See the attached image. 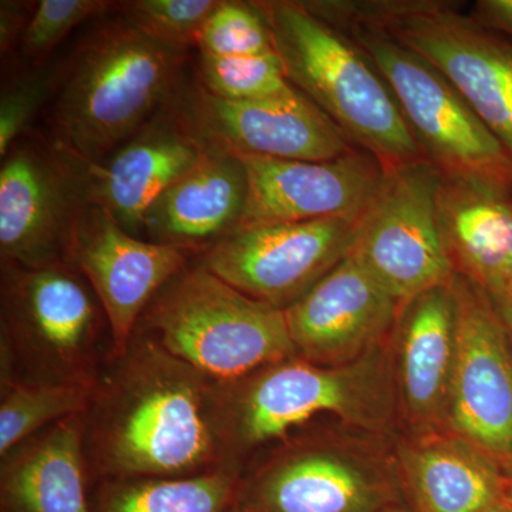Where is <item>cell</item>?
Segmentation results:
<instances>
[{
	"label": "cell",
	"mask_w": 512,
	"mask_h": 512,
	"mask_svg": "<svg viewBox=\"0 0 512 512\" xmlns=\"http://www.w3.org/2000/svg\"><path fill=\"white\" fill-rule=\"evenodd\" d=\"M93 483L187 478L229 466L220 386L136 330L101 375L84 434Z\"/></svg>",
	"instance_id": "6da1fadb"
},
{
	"label": "cell",
	"mask_w": 512,
	"mask_h": 512,
	"mask_svg": "<svg viewBox=\"0 0 512 512\" xmlns=\"http://www.w3.org/2000/svg\"><path fill=\"white\" fill-rule=\"evenodd\" d=\"M187 52L123 15L101 23L56 76L49 120L56 146L92 163L109 157L181 89Z\"/></svg>",
	"instance_id": "7a4b0ae2"
},
{
	"label": "cell",
	"mask_w": 512,
	"mask_h": 512,
	"mask_svg": "<svg viewBox=\"0 0 512 512\" xmlns=\"http://www.w3.org/2000/svg\"><path fill=\"white\" fill-rule=\"evenodd\" d=\"M289 82L386 171L427 160L389 84L350 37L303 2H256Z\"/></svg>",
	"instance_id": "3957f363"
},
{
	"label": "cell",
	"mask_w": 512,
	"mask_h": 512,
	"mask_svg": "<svg viewBox=\"0 0 512 512\" xmlns=\"http://www.w3.org/2000/svg\"><path fill=\"white\" fill-rule=\"evenodd\" d=\"M350 37L389 84L424 156L444 180L512 197V157L433 64L342 2H305Z\"/></svg>",
	"instance_id": "277c9868"
},
{
	"label": "cell",
	"mask_w": 512,
	"mask_h": 512,
	"mask_svg": "<svg viewBox=\"0 0 512 512\" xmlns=\"http://www.w3.org/2000/svg\"><path fill=\"white\" fill-rule=\"evenodd\" d=\"M137 329L218 384L298 357L285 311L249 298L201 264L157 293Z\"/></svg>",
	"instance_id": "5b68a950"
},
{
	"label": "cell",
	"mask_w": 512,
	"mask_h": 512,
	"mask_svg": "<svg viewBox=\"0 0 512 512\" xmlns=\"http://www.w3.org/2000/svg\"><path fill=\"white\" fill-rule=\"evenodd\" d=\"M109 320L66 259L26 268L2 262V359L20 379L96 386L113 355Z\"/></svg>",
	"instance_id": "8992f818"
},
{
	"label": "cell",
	"mask_w": 512,
	"mask_h": 512,
	"mask_svg": "<svg viewBox=\"0 0 512 512\" xmlns=\"http://www.w3.org/2000/svg\"><path fill=\"white\" fill-rule=\"evenodd\" d=\"M220 386L222 441L229 466L322 413L367 429L383 426L392 413L386 362L373 350L345 366H319L301 359L264 367Z\"/></svg>",
	"instance_id": "52a82bcc"
},
{
	"label": "cell",
	"mask_w": 512,
	"mask_h": 512,
	"mask_svg": "<svg viewBox=\"0 0 512 512\" xmlns=\"http://www.w3.org/2000/svg\"><path fill=\"white\" fill-rule=\"evenodd\" d=\"M441 181L429 160L386 171L360 222L352 252L402 306L456 275L441 239Z\"/></svg>",
	"instance_id": "ba28073f"
},
{
	"label": "cell",
	"mask_w": 512,
	"mask_h": 512,
	"mask_svg": "<svg viewBox=\"0 0 512 512\" xmlns=\"http://www.w3.org/2000/svg\"><path fill=\"white\" fill-rule=\"evenodd\" d=\"M362 218L239 229L205 251L200 264L249 298L286 311L352 252Z\"/></svg>",
	"instance_id": "9c48e42d"
},
{
	"label": "cell",
	"mask_w": 512,
	"mask_h": 512,
	"mask_svg": "<svg viewBox=\"0 0 512 512\" xmlns=\"http://www.w3.org/2000/svg\"><path fill=\"white\" fill-rule=\"evenodd\" d=\"M451 289L456 299L457 356L448 427L494 461L512 464V357L507 326L494 299L470 279L454 275Z\"/></svg>",
	"instance_id": "30bf717a"
},
{
	"label": "cell",
	"mask_w": 512,
	"mask_h": 512,
	"mask_svg": "<svg viewBox=\"0 0 512 512\" xmlns=\"http://www.w3.org/2000/svg\"><path fill=\"white\" fill-rule=\"evenodd\" d=\"M191 254L131 235L96 205L82 202L77 208L63 259L84 276L103 306L113 360L126 355L148 305L187 268Z\"/></svg>",
	"instance_id": "8fae6325"
},
{
	"label": "cell",
	"mask_w": 512,
	"mask_h": 512,
	"mask_svg": "<svg viewBox=\"0 0 512 512\" xmlns=\"http://www.w3.org/2000/svg\"><path fill=\"white\" fill-rule=\"evenodd\" d=\"M53 146L69 165L83 204L101 208L136 237L151 205L208 151L188 120L180 90L136 136L99 163Z\"/></svg>",
	"instance_id": "7c38bea8"
},
{
	"label": "cell",
	"mask_w": 512,
	"mask_h": 512,
	"mask_svg": "<svg viewBox=\"0 0 512 512\" xmlns=\"http://www.w3.org/2000/svg\"><path fill=\"white\" fill-rule=\"evenodd\" d=\"M195 133L208 150L238 157L330 161L357 150L328 114L301 90L248 101L222 100L200 84L180 89Z\"/></svg>",
	"instance_id": "4fadbf2b"
},
{
	"label": "cell",
	"mask_w": 512,
	"mask_h": 512,
	"mask_svg": "<svg viewBox=\"0 0 512 512\" xmlns=\"http://www.w3.org/2000/svg\"><path fill=\"white\" fill-rule=\"evenodd\" d=\"M239 158L247 170L248 198L237 231L362 218L386 175L382 163L362 148L330 161Z\"/></svg>",
	"instance_id": "5bb4252c"
},
{
	"label": "cell",
	"mask_w": 512,
	"mask_h": 512,
	"mask_svg": "<svg viewBox=\"0 0 512 512\" xmlns=\"http://www.w3.org/2000/svg\"><path fill=\"white\" fill-rule=\"evenodd\" d=\"M403 306L350 252L305 298L286 309L298 357L345 366L379 348Z\"/></svg>",
	"instance_id": "9a60e30c"
},
{
	"label": "cell",
	"mask_w": 512,
	"mask_h": 512,
	"mask_svg": "<svg viewBox=\"0 0 512 512\" xmlns=\"http://www.w3.org/2000/svg\"><path fill=\"white\" fill-rule=\"evenodd\" d=\"M239 503L262 512H380L407 504L402 481L348 451L291 448L242 484Z\"/></svg>",
	"instance_id": "2e32d148"
},
{
	"label": "cell",
	"mask_w": 512,
	"mask_h": 512,
	"mask_svg": "<svg viewBox=\"0 0 512 512\" xmlns=\"http://www.w3.org/2000/svg\"><path fill=\"white\" fill-rule=\"evenodd\" d=\"M0 167L2 262L36 268L63 259L82 204L76 180L56 147L23 136Z\"/></svg>",
	"instance_id": "e0dca14e"
},
{
	"label": "cell",
	"mask_w": 512,
	"mask_h": 512,
	"mask_svg": "<svg viewBox=\"0 0 512 512\" xmlns=\"http://www.w3.org/2000/svg\"><path fill=\"white\" fill-rule=\"evenodd\" d=\"M247 198L241 158L208 150L151 205L141 235L192 254L208 251L237 231Z\"/></svg>",
	"instance_id": "ac0fdd59"
},
{
	"label": "cell",
	"mask_w": 512,
	"mask_h": 512,
	"mask_svg": "<svg viewBox=\"0 0 512 512\" xmlns=\"http://www.w3.org/2000/svg\"><path fill=\"white\" fill-rule=\"evenodd\" d=\"M86 414L66 417L2 457L0 512H93Z\"/></svg>",
	"instance_id": "d6986e66"
},
{
	"label": "cell",
	"mask_w": 512,
	"mask_h": 512,
	"mask_svg": "<svg viewBox=\"0 0 512 512\" xmlns=\"http://www.w3.org/2000/svg\"><path fill=\"white\" fill-rule=\"evenodd\" d=\"M399 386L404 410L424 430L447 423L457 356L456 299L450 285L421 293L399 318Z\"/></svg>",
	"instance_id": "ffe728a7"
},
{
	"label": "cell",
	"mask_w": 512,
	"mask_h": 512,
	"mask_svg": "<svg viewBox=\"0 0 512 512\" xmlns=\"http://www.w3.org/2000/svg\"><path fill=\"white\" fill-rule=\"evenodd\" d=\"M457 434L427 433L400 450L406 503L414 512H480L507 500V477Z\"/></svg>",
	"instance_id": "44dd1931"
},
{
	"label": "cell",
	"mask_w": 512,
	"mask_h": 512,
	"mask_svg": "<svg viewBox=\"0 0 512 512\" xmlns=\"http://www.w3.org/2000/svg\"><path fill=\"white\" fill-rule=\"evenodd\" d=\"M437 211L456 274L493 299L503 295L512 278V197L443 178Z\"/></svg>",
	"instance_id": "7402d4cb"
},
{
	"label": "cell",
	"mask_w": 512,
	"mask_h": 512,
	"mask_svg": "<svg viewBox=\"0 0 512 512\" xmlns=\"http://www.w3.org/2000/svg\"><path fill=\"white\" fill-rule=\"evenodd\" d=\"M237 467L187 478H124L93 483V512H229L239 503Z\"/></svg>",
	"instance_id": "603a6c76"
},
{
	"label": "cell",
	"mask_w": 512,
	"mask_h": 512,
	"mask_svg": "<svg viewBox=\"0 0 512 512\" xmlns=\"http://www.w3.org/2000/svg\"><path fill=\"white\" fill-rule=\"evenodd\" d=\"M96 387L28 382L16 375H2L0 456L57 421L89 412Z\"/></svg>",
	"instance_id": "cb8c5ba5"
},
{
	"label": "cell",
	"mask_w": 512,
	"mask_h": 512,
	"mask_svg": "<svg viewBox=\"0 0 512 512\" xmlns=\"http://www.w3.org/2000/svg\"><path fill=\"white\" fill-rule=\"evenodd\" d=\"M198 84L222 100L248 101L291 89L278 53L256 56L198 57Z\"/></svg>",
	"instance_id": "d4e9b609"
},
{
	"label": "cell",
	"mask_w": 512,
	"mask_h": 512,
	"mask_svg": "<svg viewBox=\"0 0 512 512\" xmlns=\"http://www.w3.org/2000/svg\"><path fill=\"white\" fill-rule=\"evenodd\" d=\"M198 49L212 56H256L276 52L271 29L256 2L221 0L201 30Z\"/></svg>",
	"instance_id": "484cf974"
},
{
	"label": "cell",
	"mask_w": 512,
	"mask_h": 512,
	"mask_svg": "<svg viewBox=\"0 0 512 512\" xmlns=\"http://www.w3.org/2000/svg\"><path fill=\"white\" fill-rule=\"evenodd\" d=\"M221 0H134L120 3L121 15L144 33L187 49L198 46L201 30Z\"/></svg>",
	"instance_id": "4316f807"
},
{
	"label": "cell",
	"mask_w": 512,
	"mask_h": 512,
	"mask_svg": "<svg viewBox=\"0 0 512 512\" xmlns=\"http://www.w3.org/2000/svg\"><path fill=\"white\" fill-rule=\"evenodd\" d=\"M113 5L117 3L107 0H40L20 40V52L32 62H42L74 28L100 18Z\"/></svg>",
	"instance_id": "83f0119b"
},
{
	"label": "cell",
	"mask_w": 512,
	"mask_h": 512,
	"mask_svg": "<svg viewBox=\"0 0 512 512\" xmlns=\"http://www.w3.org/2000/svg\"><path fill=\"white\" fill-rule=\"evenodd\" d=\"M56 83V74L37 73L9 86L0 99V157L23 137L30 121Z\"/></svg>",
	"instance_id": "f1b7e54d"
},
{
	"label": "cell",
	"mask_w": 512,
	"mask_h": 512,
	"mask_svg": "<svg viewBox=\"0 0 512 512\" xmlns=\"http://www.w3.org/2000/svg\"><path fill=\"white\" fill-rule=\"evenodd\" d=\"M35 6L26 2L0 3V49L3 55L15 46L16 40H22L28 28Z\"/></svg>",
	"instance_id": "f546056e"
},
{
	"label": "cell",
	"mask_w": 512,
	"mask_h": 512,
	"mask_svg": "<svg viewBox=\"0 0 512 512\" xmlns=\"http://www.w3.org/2000/svg\"><path fill=\"white\" fill-rule=\"evenodd\" d=\"M474 10V19L481 26L498 30L512 39V0H480Z\"/></svg>",
	"instance_id": "4dcf8cb0"
},
{
	"label": "cell",
	"mask_w": 512,
	"mask_h": 512,
	"mask_svg": "<svg viewBox=\"0 0 512 512\" xmlns=\"http://www.w3.org/2000/svg\"><path fill=\"white\" fill-rule=\"evenodd\" d=\"M497 305L498 312L503 318L505 326H507L508 333L512 336V302L505 301V299H498L494 301Z\"/></svg>",
	"instance_id": "1f68e13d"
},
{
	"label": "cell",
	"mask_w": 512,
	"mask_h": 512,
	"mask_svg": "<svg viewBox=\"0 0 512 512\" xmlns=\"http://www.w3.org/2000/svg\"><path fill=\"white\" fill-rule=\"evenodd\" d=\"M480 512H512V503L510 500H503L500 503L493 504L491 507L485 508Z\"/></svg>",
	"instance_id": "d6a6232c"
},
{
	"label": "cell",
	"mask_w": 512,
	"mask_h": 512,
	"mask_svg": "<svg viewBox=\"0 0 512 512\" xmlns=\"http://www.w3.org/2000/svg\"><path fill=\"white\" fill-rule=\"evenodd\" d=\"M380 512H414L412 508H410L409 504H400L394 505V507L386 508V510Z\"/></svg>",
	"instance_id": "836d02e7"
},
{
	"label": "cell",
	"mask_w": 512,
	"mask_h": 512,
	"mask_svg": "<svg viewBox=\"0 0 512 512\" xmlns=\"http://www.w3.org/2000/svg\"><path fill=\"white\" fill-rule=\"evenodd\" d=\"M498 299H505V301L512 302V278L510 279V282H508L507 288H505L503 295L498 296V298H494V301H498Z\"/></svg>",
	"instance_id": "e575fe53"
},
{
	"label": "cell",
	"mask_w": 512,
	"mask_h": 512,
	"mask_svg": "<svg viewBox=\"0 0 512 512\" xmlns=\"http://www.w3.org/2000/svg\"><path fill=\"white\" fill-rule=\"evenodd\" d=\"M229 512H262V511L256 510V508H254V507H249V505L238 503Z\"/></svg>",
	"instance_id": "d590c367"
},
{
	"label": "cell",
	"mask_w": 512,
	"mask_h": 512,
	"mask_svg": "<svg viewBox=\"0 0 512 512\" xmlns=\"http://www.w3.org/2000/svg\"><path fill=\"white\" fill-rule=\"evenodd\" d=\"M507 497L512 503V467L510 468V471H508L507 476Z\"/></svg>",
	"instance_id": "8d00e7d4"
}]
</instances>
